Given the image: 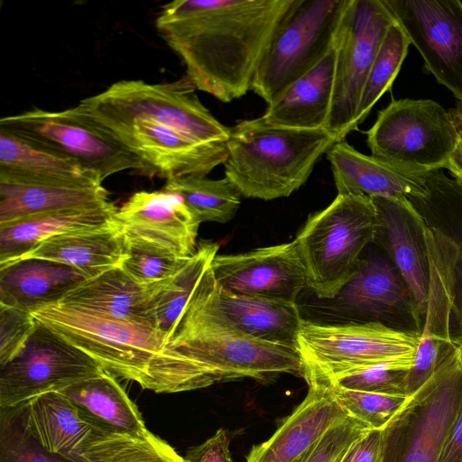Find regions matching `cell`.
Returning <instances> with one entry per match:
<instances>
[{
    "label": "cell",
    "instance_id": "cell-1",
    "mask_svg": "<svg viewBox=\"0 0 462 462\" xmlns=\"http://www.w3.org/2000/svg\"><path fill=\"white\" fill-rule=\"evenodd\" d=\"M292 0H175L156 29L197 89L227 103L251 89L261 59Z\"/></svg>",
    "mask_w": 462,
    "mask_h": 462
},
{
    "label": "cell",
    "instance_id": "cell-3",
    "mask_svg": "<svg viewBox=\"0 0 462 462\" xmlns=\"http://www.w3.org/2000/svg\"><path fill=\"white\" fill-rule=\"evenodd\" d=\"M168 346L215 371L224 382L245 377L267 382L282 374L304 375L296 349L253 337L223 314L210 264L172 327Z\"/></svg>",
    "mask_w": 462,
    "mask_h": 462
},
{
    "label": "cell",
    "instance_id": "cell-15",
    "mask_svg": "<svg viewBox=\"0 0 462 462\" xmlns=\"http://www.w3.org/2000/svg\"><path fill=\"white\" fill-rule=\"evenodd\" d=\"M425 68L462 101V2L383 0Z\"/></svg>",
    "mask_w": 462,
    "mask_h": 462
},
{
    "label": "cell",
    "instance_id": "cell-38",
    "mask_svg": "<svg viewBox=\"0 0 462 462\" xmlns=\"http://www.w3.org/2000/svg\"><path fill=\"white\" fill-rule=\"evenodd\" d=\"M0 462H80L48 451L29 430L24 402L0 408Z\"/></svg>",
    "mask_w": 462,
    "mask_h": 462
},
{
    "label": "cell",
    "instance_id": "cell-28",
    "mask_svg": "<svg viewBox=\"0 0 462 462\" xmlns=\"http://www.w3.org/2000/svg\"><path fill=\"white\" fill-rule=\"evenodd\" d=\"M58 392L101 434H141L147 430L136 405L116 376L106 371Z\"/></svg>",
    "mask_w": 462,
    "mask_h": 462
},
{
    "label": "cell",
    "instance_id": "cell-46",
    "mask_svg": "<svg viewBox=\"0 0 462 462\" xmlns=\"http://www.w3.org/2000/svg\"><path fill=\"white\" fill-rule=\"evenodd\" d=\"M457 131V141L446 169L462 188V101H457L455 107L448 111Z\"/></svg>",
    "mask_w": 462,
    "mask_h": 462
},
{
    "label": "cell",
    "instance_id": "cell-18",
    "mask_svg": "<svg viewBox=\"0 0 462 462\" xmlns=\"http://www.w3.org/2000/svg\"><path fill=\"white\" fill-rule=\"evenodd\" d=\"M129 244L140 245L180 259L197 252L201 222L175 193L164 189L134 193L113 217Z\"/></svg>",
    "mask_w": 462,
    "mask_h": 462
},
{
    "label": "cell",
    "instance_id": "cell-40",
    "mask_svg": "<svg viewBox=\"0 0 462 462\" xmlns=\"http://www.w3.org/2000/svg\"><path fill=\"white\" fill-rule=\"evenodd\" d=\"M120 268L141 284L158 282L173 276L189 259H180L151 247L127 243Z\"/></svg>",
    "mask_w": 462,
    "mask_h": 462
},
{
    "label": "cell",
    "instance_id": "cell-41",
    "mask_svg": "<svg viewBox=\"0 0 462 462\" xmlns=\"http://www.w3.org/2000/svg\"><path fill=\"white\" fill-rule=\"evenodd\" d=\"M409 374L408 369L378 365L328 380L349 390L408 397Z\"/></svg>",
    "mask_w": 462,
    "mask_h": 462
},
{
    "label": "cell",
    "instance_id": "cell-39",
    "mask_svg": "<svg viewBox=\"0 0 462 462\" xmlns=\"http://www.w3.org/2000/svg\"><path fill=\"white\" fill-rule=\"evenodd\" d=\"M324 377V376H323ZM327 379V378H326ZM333 395L348 416L372 430H383L402 408L409 397L349 390L327 379Z\"/></svg>",
    "mask_w": 462,
    "mask_h": 462
},
{
    "label": "cell",
    "instance_id": "cell-33",
    "mask_svg": "<svg viewBox=\"0 0 462 462\" xmlns=\"http://www.w3.org/2000/svg\"><path fill=\"white\" fill-rule=\"evenodd\" d=\"M109 200L100 186L0 182V225L29 216L92 206Z\"/></svg>",
    "mask_w": 462,
    "mask_h": 462
},
{
    "label": "cell",
    "instance_id": "cell-26",
    "mask_svg": "<svg viewBox=\"0 0 462 462\" xmlns=\"http://www.w3.org/2000/svg\"><path fill=\"white\" fill-rule=\"evenodd\" d=\"M0 182L100 186L103 180L77 162L33 147L0 129Z\"/></svg>",
    "mask_w": 462,
    "mask_h": 462
},
{
    "label": "cell",
    "instance_id": "cell-17",
    "mask_svg": "<svg viewBox=\"0 0 462 462\" xmlns=\"http://www.w3.org/2000/svg\"><path fill=\"white\" fill-rule=\"evenodd\" d=\"M219 289L241 295L296 302L309 288L295 240L236 254H217L210 263Z\"/></svg>",
    "mask_w": 462,
    "mask_h": 462
},
{
    "label": "cell",
    "instance_id": "cell-13",
    "mask_svg": "<svg viewBox=\"0 0 462 462\" xmlns=\"http://www.w3.org/2000/svg\"><path fill=\"white\" fill-rule=\"evenodd\" d=\"M187 76L172 82L150 84L123 79L77 106L114 114L145 116L171 123L199 143H226L230 127L220 123L200 102Z\"/></svg>",
    "mask_w": 462,
    "mask_h": 462
},
{
    "label": "cell",
    "instance_id": "cell-30",
    "mask_svg": "<svg viewBox=\"0 0 462 462\" xmlns=\"http://www.w3.org/2000/svg\"><path fill=\"white\" fill-rule=\"evenodd\" d=\"M24 411L29 430L48 451L80 462L83 450L101 434L58 391L27 401Z\"/></svg>",
    "mask_w": 462,
    "mask_h": 462
},
{
    "label": "cell",
    "instance_id": "cell-2",
    "mask_svg": "<svg viewBox=\"0 0 462 462\" xmlns=\"http://www.w3.org/2000/svg\"><path fill=\"white\" fill-rule=\"evenodd\" d=\"M35 319L116 377L158 393L208 387L222 376L168 346L161 332L60 302L30 310Z\"/></svg>",
    "mask_w": 462,
    "mask_h": 462
},
{
    "label": "cell",
    "instance_id": "cell-14",
    "mask_svg": "<svg viewBox=\"0 0 462 462\" xmlns=\"http://www.w3.org/2000/svg\"><path fill=\"white\" fill-rule=\"evenodd\" d=\"M104 371L89 356L37 321L20 352L0 366V408L60 391Z\"/></svg>",
    "mask_w": 462,
    "mask_h": 462
},
{
    "label": "cell",
    "instance_id": "cell-36",
    "mask_svg": "<svg viewBox=\"0 0 462 462\" xmlns=\"http://www.w3.org/2000/svg\"><path fill=\"white\" fill-rule=\"evenodd\" d=\"M82 462H185L148 430L141 434H99L83 450Z\"/></svg>",
    "mask_w": 462,
    "mask_h": 462
},
{
    "label": "cell",
    "instance_id": "cell-6",
    "mask_svg": "<svg viewBox=\"0 0 462 462\" xmlns=\"http://www.w3.org/2000/svg\"><path fill=\"white\" fill-rule=\"evenodd\" d=\"M350 0H292L277 24L252 81L267 106L335 46Z\"/></svg>",
    "mask_w": 462,
    "mask_h": 462
},
{
    "label": "cell",
    "instance_id": "cell-37",
    "mask_svg": "<svg viewBox=\"0 0 462 462\" xmlns=\"http://www.w3.org/2000/svg\"><path fill=\"white\" fill-rule=\"evenodd\" d=\"M411 42L396 20L388 28L368 74L357 112V126L369 115L378 99L387 91L408 52Z\"/></svg>",
    "mask_w": 462,
    "mask_h": 462
},
{
    "label": "cell",
    "instance_id": "cell-44",
    "mask_svg": "<svg viewBox=\"0 0 462 462\" xmlns=\"http://www.w3.org/2000/svg\"><path fill=\"white\" fill-rule=\"evenodd\" d=\"M183 458L185 462H232L226 431L220 428L202 444L189 448Z\"/></svg>",
    "mask_w": 462,
    "mask_h": 462
},
{
    "label": "cell",
    "instance_id": "cell-12",
    "mask_svg": "<svg viewBox=\"0 0 462 462\" xmlns=\"http://www.w3.org/2000/svg\"><path fill=\"white\" fill-rule=\"evenodd\" d=\"M456 141L448 111L431 99L393 100L366 132L372 155L428 171L446 168Z\"/></svg>",
    "mask_w": 462,
    "mask_h": 462
},
{
    "label": "cell",
    "instance_id": "cell-5",
    "mask_svg": "<svg viewBox=\"0 0 462 462\" xmlns=\"http://www.w3.org/2000/svg\"><path fill=\"white\" fill-rule=\"evenodd\" d=\"M377 213L370 197L337 194L308 218L294 239L310 288L317 297L335 299L350 281L364 249L374 241Z\"/></svg>",
    "mask_w": 462,
    "mask_h": 462
},
{
    "label": "cell",
    "instance_id": "cell-21",
    "mask_svg": "<svg viewBox=\"0 0 462 462\" xmlns=\"http://www.w3.org/2000/svg\"><path fill=\"white\" fill-rule=\"evenodd\" d=\"M303 378L309 385L304 400L270 439L252 448L245 462H303L323 435L348 416L325 377L304 368Z\"/></svg>",
    "mask_w": 462,
    "mask_h": 462
},
{
    "label": "cell",
    "instance_id": "cell-23",
    "mask_svg": "<svg viewBox=\"0 0 462 462\" xmlns=\"http://www.w3.org/2000/svg\"><path fill=\"white\" fill-rule=\"evenodd\" d=\"M162 282L141 284L118 266L84 280L58 302L157 330L151 301Z\"/></svg>",
    "mask_w": 462,
    "mask_h": 462
},
{
    "label": "cell",
    "instance_id": "cell-24",
    "mask_svg": "<svg viewBox=\"0 0 462 462\" xmlns=\"http://www.w3.org/2000/svg\"><path fill=\"white\" fill-rule=\"evenodd\" d=\"M126 254L125 237L111 220L52 236L16 261L36 258L59 263L79 271L88 279L120 266Z\"/></svg>",
    "mask_w": 462,
    "mask_h": 462
},
{
    "label": "cell",
    "instance_id": "cell-11",
    "mask_svg": "<svg viewBox=\"0 0 462 462\" xmlns=\"http://www.w3.org/2000/svg\"><path fill=\"white\" fill-rule=\"evenodd\" d=\"M395 21L383 0H350L336 41L334 89L327 130L340 141L358 128L364 87L383 37Z\"/></svg>",
    "mask_w": 462,
    "mask_h": 462
},
{
    "label": "cell",
    "instance_id": "cell-7",
    "mask_svg": "<svg viewBox=\"0 0 462 462\" xmlns=\"http://www.w3.org/2000/svg\"><path fill=\"white\" fill-rule=\"evenodd\" d=\"M420 334L380 322L324 324L303 319L297 350L303 366L328 379L386 365L411 370Z\"/></svg>",
    "mask_w": 462,
    "mask_h": 462
},
{
    "label": "cell",
    "instance_id": "cell-4",
    "mask_svg": "<svg viewBox=\"0 0 462 462\" xmlns=\"http://www.w3.org/2000/svg\"><path fill=\"white\" fill-rule=\"evenodd\" d=\"M338 142L325 129L273 126L261 116L240 120L230 127L226 142L225 177L242 197L286 198L308 180L321 156Z\"/></svg>",
    "mask_w": 462,
    "mask_h": 462
},
{
    "label": "cell",
    "instance_id": "cell-45",
    "mask_svg": "<svg viewBox=\"0 0 462 462\" xmlns=\"http://www.w3.org/2000/svg\"><path fill=\"white\" fill-rule=\"evenodd\" d=\"M381 439L382 430H369L346 449L338 462H377Z\"/></svg>",
    "mask_w": 462,
    "mask_h": 462
},
{
    "label": "cell",
    "instance_id": "cell-35",
    "mask_svg": "<svg viewBox=\"0 0 462 462\" xmlns=\"http://www.w3.org/2000/svg\"><path fill=\"white\" fill-rule=\"evenodd\" d=\"M162 189L178 194L201 223H227L235 217L241 204L242 195L226 177L170 180Z\"/></svg>",
    "mask_w": 462,
    "mask_h": 462
},
{
    "label": "cell",
    "instance_id": "cell-25",
    "mask_svg": "<svg viewBox=\"0 0 462 462\" xmlns=\"http://www.w3.org/2000/svg\"><path fill=\"white\" fill-rule=\"evenodd\" d=\"M336 44L308 73L292 83L262 119L270 125L308 130H327L336 66Z\"/></svg>",
    "mask_w": 462,
    "mask_h": 462
},
{
    "label": "cell",
    "instance_id": "cell-10",
    "mask_svg": "<svg viewBox=\"0 0 462 462\" xmlns=\"http://www.w3.org/2000/svg\"><path fill=\"white\" fill-rule=\"evenodd\" d=\"M82 116L141 159L152 177H205L227 157L226 143H199L169 122L75 106Z\"/></svg>",
    "mask_w": 462,
    "mask_h": 462
},
{
    "label": "cell",
    "instance_id": "cell-9",
    "mask_svg": "<svg viewBox=\"0 0 462 462\" xmlns=\"http://www.w3.org/2000/svg\"><path fill=\"white\" fill-rule=\"evenodd\" d=\"M3 129L41 150L73 160L104 181L125 171L152 177L148 166L100 129L75 106L62 111L40 108L0 119Z\"/></svg>",
    "mask_w": 462,
    "mask_h": 462
},
{
    "label": "cell",
    "instance_id": "cell-8",
    "mask_svg": "<svg viewBox=\"0 0 462 462\" xmlns=\"http://www.w3.org/2000/svg\"><path fill=\"white\" fill-rule=\"evenodd\" d=\"M461 405L457 348L382 430L377 462H438Z\"/></svg>",
    "mask_w": 462,
    "mask_h": 462
},
{
    "label": "cell",
    "instance_id": "cell-34",
    "mask_svg": "<svg viewBox=\"0 0 462 462\" xmlns=\"http://www.w3.org/2000/svg\"><path fill=\"white\" fill-rule=\"evenodd\" d=\"M214 242L199 244L196 254L171 278L162 282L151 301L156 329L166 337L185 308L199 279L217 254Z\"/></svg>",
    "mask_w": 462,
    "mask_h": 462
},
{
    "label": "cell",
    "instance_id": "cell-16",
    "mask_svg": "<svg viewBox=\"0 0 462 462\" xmlns=\"http://www.w3.org/2000/svg\"><path fill=\"white\" fill-rule=\"evenodd\" d=\"M426 193L409 199L423 217L440 260L449 301V336L462 358V188L442 169L430 171Z\"/></svg>",
    "mask_w": 462,
    "mask_h": 462
},
{
    "label": "cell",
    "instance_id": "cell-42",
    "mask_svg": "<svg viewBox=\"0 0 462 462\" xmlns=\"http://www.w3.org/2000/svg\"><path fill=\"white\" fill-rule=\"evenodd\" d=\"M36 326L29 310L0 303V366L20 352Z\"/></svg>",
    "mask_w": 462,
    "mask_h": 462
},
{
    "label": "cell",
    "instance_id": "cell-47",
    "mask_svg": "<svg viewBox=\"0 0 462 462\" xmlns=\"http://www.w3.org/2000/svg\"><path fill=\"white\" fill-rule=\"evenodd\" d=\"M438 462H462V405L448 433Z\"/></svg>",
    "mask_w": 462,
    "mask_h": 462
},
{
    "label": "cell",
    "instance_id": "cell-20",
    "mask_svg": "<svg viewBox=\"0 0 462 462\" xmlns=\"http://www.w3.org/2000/svg\"><path fill=\"white\" fill-rule=\"evenodd\" d=\"M377 213L374 241L409 286L424 324L430 267L426 224L408 198H371Z\"/></svg>",
    "mask_w": 462,
    "mask_h": 462
},
{
    "label": "cell",
    "instance_id": "cell-22",
    "mask_svg": "<svg viewBox=\"0 0 462 462\" xmlns=\"http://www.w3.org/2000/svg\"><path fill=\"white\" fill-rule=\"evenodd\" d=\"M337 194L402 199L426 193L431 171L366 155L347 142L335 143L327 152Z\"/></svg>",
    "mask_w": 462,
    "mask_h": 462
},
{
    "label": "cell",
    "instance_id": "cell-29",
    "mask_svg": "<svg viewBox=\"0 0 462 462\" xmlns=\"http://www.w3.org/2000/svg\"><path fill=\"white\" fill-rule=\"evenodd\" d=\"M426 242L430 267V289L420 345L414 365L410 370L408 397L414 394L457 349L449 336L450 310L444 271L427 232Z\"/></svg>",
    "mask_w": 462,
    "mask_h": 462
},
{
    "label": "cell",
    "instance_id": "cell-43",
    "mask_svg": "<svg viewBox=\"0 0 462 462\" xmlns=\"http://www.w3.org/2000/svg\"><path fill=\"white\" fill-rule=\"evenodd\" d=\"M369 430L365 423L347 416L323 435L303 462H338L346 449Z\"/></svg>",
    "mask_w": 462,
    "mask_h": 462
},
{
    "label": "cell",
    "instance_id": "cell-27",
    "mask_svg": "<svg viewBox=\"0 0 462 462\" xmlns=\"http://www.w3.org/2000/svg\"><path fill=\"white\" fill-rule=\"evenodd\" d=\"M117 207L110 200L29 216L0 225V266L16 261L45 240L110 222Z\"/></svg>",
    "mask_w": 462,
    "mask_h": 462
},
{
    "label": "cell",
    "instance_id": "cell-32",
    "mask_svg": "<svg viewBox=\"0 0 462 462\" xmlns=\"http://www.w3.org/2000/svg\"><path fill=\"white\" fill-rule=\"evenodd\" d=\"M86 279L79 271L59 263L18 260L0 266V303L32 310L61 300Z\"/></svg>",
    "mask_w": 462,
    "mask_h": 462
},
{
    "label": "cell",
    "instance_id": "cell-19",
    "mask_svg": "<svg viewBox=\"0 0 462 462\" xmlns=\"http://www.w3.org/2000/svg\"><path fill=\"white\" fill-rule=\"evenodd\" d=\"M346 312L403 331L421 333L414 297L388 258L374 255L361 259L350 281L333 299Z\"/></svg>",
    "mask_w": 462,
    "mask_h": 462
},
{
    "label": "cell",
    "instance_id": "cell-31",
    "mask_svg": "<svg viewBox=\"0 0 462 462\" xmlns=\"http://www.w3.org/2000/svg\"><path fill=\"white\" fill-rule=\"evenodd\" d=\"M217 301L223 314L241 331L297 350V337L304 319L296 302L235 294L217 285Z\"/></svg>",
    "mask_w": 462,
    "mask_h": 462
}]
</instances>
